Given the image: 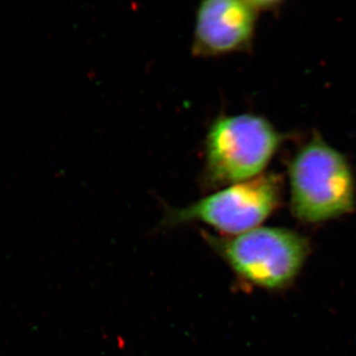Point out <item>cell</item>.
Masks as SVG:
<instances>
[{
	"label": "cell",
	"mask_w": 356,
	"mask_h": 356,
	"mask_svg": "<svg viewBox=\"0 0 356 356\" xmlns=\"http://www.w3.org/2000/svg\"><path fill=\"white\" fill-rule=\"evenodd\" d=\"M202 236L241 282L262 289L290 284L309 254L305 238L286 229L264 227L236 236L202 232Z\"/></svg>",
	"instance_id": "cell-1"
},
{
	"label": "cell",
	"mask_w": 356,
	"mask_h": 356,
	"mask_svg": "<svg viewBox=\"0 0 356 356\" xmlns=\"http://www.w3.org/2000/svg\"><path fill=\"white\" fill-rule=\"evenodd\" d=\"M280 142V134L262 117H219L206 136L204 185L216 189L259 177Z\"/></svg>",
	"instance_id": "cell-2"
},
{
	"label": "cell",
	"mask_w": 356,
	"mask_h": 356,
	"mask_svg": "<svg viewBox=\"0 0 356 356\" xmlns=\"http://www.w3.org/2000/svg\"><path fill=\"white\" fill-rule=\"evenodd\" d=\"M289 177L292 212L303 222L329 221L355 206V180L348 161L318 138L294 156Z\"/></svg>",
	"instance_id": "cell-3"
},
{
	"label": "cell",
	"mask_w": 356,
	"mask_h": 356,
	"mask_svg": "<svg viewBox=\"0 0 356 356\" xmlns=\"http://www.w3.org/2000/svg\"><path fill=\"white\" fill-rule=\"evenodd\" d=\"M280 184L273 175L232 184L184 208H170L161 222L173 228L200 222L216 229L220 236H235L257 229L277 207Z\"/></svg>",
	"instance_id": "cell-4"
},
{
	"label": "cell",
	"mask_w": 356,
	"mask_h": 356,
	"mask_svg": "<svg viewBox=\"0 0 356 356\" xmlns=\"http://www.w3.org/2000/svg\"><path fill=\"white\" fill-rule=\"evenodd\" d=\"M259 10L257 1L201 2L194 27V55L216 57L247 48L254 35Z\"/></svg>",
	"instance_id": "cell-5"
}]
</instances>
